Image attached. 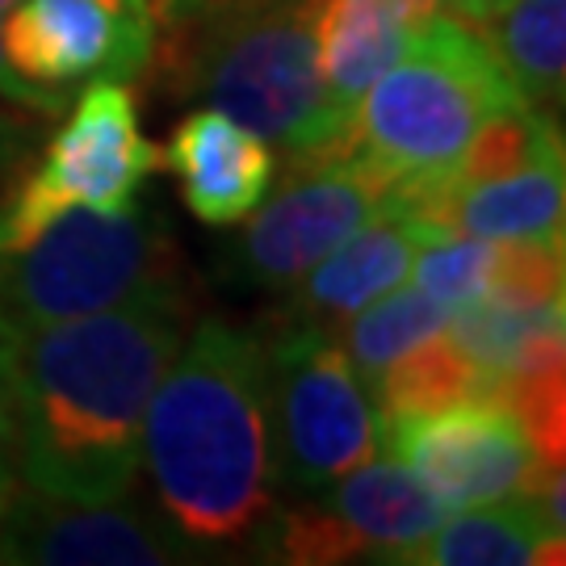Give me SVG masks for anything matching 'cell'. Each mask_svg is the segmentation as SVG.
Masks as SVG:
<instances>
[{"mask_svg":"<svg viewBox=\"0 0 566 566\" xmlns=\"http://www.w3.org/2000/svg\"><path fill=\"white\" fill-rule=\"evenodd\" d=\"M273 470L290 500L319 495L382 449L378 407L336 327L261 319Z\"/></svg>","mask_w":566,"mask_h":566,"instance_id":"cell-6","label":"cell"},{"mask_svg":"<svg viewBox=\"0 0 566 566\" xmlns=\"http://www.w3.org/2000/svg\"><path fill=\"white\" fill-rule=\"evenodd\" d=\"M449 315L453 311L424 294L420 285H395L390 294L374 298L357 315L336 324V336H340L348 361L357 365V374L369 386L395 357H403L407 348L441 336Z\"/></svg>","mask_w":566,"mask_h":566,"instance_id":"cell-20","label":"cell"},{"mask_svg":"<svg viewBox=\"0 0 566 566\" xmlns=\"http://www.w3.org/2000/svg\"><path fill=\"white\" fill-rule=\"evenodd\" d=\"M563 240H500L491 243V273L483 298L504 306L563 303Z\"/></svg>","mask_w":566,"mask_h":566,"instance_id":"cell-22","label":"cell"},{"mask_svg":"<svg viewBox=\"0 0 566 566\" xmlns=\"http://www.w3.org/2000/svg\"><path fill=\"white\" fill-rule=\"evenodd\" d=\"M411 21L390 0H311V39L327 97L353 118L365 88L399 60Z\"/></svg>","mask_w":566,"mask_h":566,"instance_id":"cell-17","label":"cell"},{"mask_svg":"<svg viewBox=\"0 0 566 566\" xmlns=\"http://www.w3.org/2000/svg\"><path fill=\"white\" fill-rule=\"evenodd\" d=\"M390 198L395 181L353 156L298 160L290 181L256 206L223 248L219 277L235 290L282 294L357 227L390 210Z\"/></svg>","mask_w":566,"mask_h":566,"instance_id":"cell-10","label":"cell"},{"mask_svg":"<svg viewBox=\"0 0 566 566\" xmlns=\"http://www.w3.org/2000/svg\"><path fill=\"white\" fill-rule=\"evenodd\" d=\"M449 9H453V18L470 21V25H479V21H486L504 0H446Z\"/></svg>","mask_w":566,"mask_h":566,"instance_id":"cell-27","label":"cell"},{"mask_svg":"<svg viewBox=\"0 0 566 566\" xmlns=\"http://www.w3.org/2000/svg\"><path fill=\"white\" fill-rule=\"evenodd\" d=\"M563 303L549 306H504L491 298H474V303L458 306L449 315L446 336L462 348L470 365L483 374L486 390H495V382L516 365V357L528 344L546 340L554 332H563Z\"/></svg>","mask_w":566,"mask_h":566,"instance_id":"cell-21","label":"cell"},{"mask_svg":"<svg viewBox=\"0 0 566 566\" xmlns=\"http://www.w3.org/2000/svg\"><path fill=\"white\" fill-rule=\"evenodd\" d=\"M160 164L172 168L185 210L202 227L243 223L277 181L273 143L214 105H202L172 126Z\"/></svg>","mask_w":566,"mask_h":566,"instance_id":"cell-14","label":"cell"},{"mask_svg":"<svg viewBox=\"0 0 566 566\" xmlns=\"http://www.w3.org/2000/svg\"><path fill=\"white\" fill-rule=\"evenodd\" d=\"M223 0H151V9H156V21H164V25H189L193 18H202V13H210V9H219Z\"/></svg>","mask_w":566,"mask_h":566,"instance_id":"cell-26","label":"cell"},{"mask_svg":"<svg viewBox=\"0 0 566 566\" xmlns=\"http://www.w3.org/2000/svg\"><path fill=\"white\" fill-rule=\"evenodd\" d=\"M390 210L424 227L428 235H474V240H563V147L533 164L491 177L453 185L446 177L395 185Z\"/></svg>","mask_w":566,"mask_h":566,"instance_id":"cell-13","label":"cell"},{"mask_svg":"<svg viewBox=\"0 0 566 566\" xmlns=\"http://www.w3.org/2000/svg\"><path fill=\"white\" fill-rule=\"evenodd\" d=\"M21 486V483H18ZM0 563L9 566H172L193 554L139 504H63L30 486L0 512Z\"/></svg>","mask_w":566,"mask_h":566,"instance_id":"cell-12","label":"cell"},{"mask_svg":"<svg viewBox=\"0 0 566 566\" xmlns=\"http://www.w3.org/2000/svg\"><path fill=\"white\" fill-rule=\"evenodd\" d=\"M189 327V294H156L9 336V416L21 486L63 504L135 491L147 403Z\"/></svg>","mask_w":566,"mask_h":566,"instance_id":"cell-1","label":"cell"},{"mask_svg":"<svg viewBox=\"0 0 566 566\" xmlns=\"http://www.w3.org/2000/svg\"><path fill=\"white\" fill-rule=\"evenodd\" d=\"M507 67L528 109L554 114L566 88V0H504L474 25Z\"/></svg>","mask_w":566,"mask_h":566,"instance_id":"cell-18","label":"cell"},{"mask_svg":"<svg viewBox=\"0 0 566 566\" xmlns=\"http://www.w3.org/2000/svg\"><path fill=\"white\" fill-rule=\"evenodd\" d=\"M525 109L491 42L453 13L416 21L399 60L365 88L332 156L378 168L395 185L449 172L479 126Z\"/></svg>","mask_w":566,"mask_h":566,"instance_id":"cell-3","label":"cell"},{"mask_svg":"<svg viewBox=\"0 0 566 566\" xmlns=\"http://www.w3.org/2000/svg\"><path fill=\"white\" fill-rule=\"evenodd\" d=\"M369 395L378 407V420L386 424V420H403V416H428V411H441L462 399H479L491 390H486L483 374L470 365V357L441 332L386 365L369 382Z\"/></svg>","mask_w":566,"mask_h":566,"instance_id":"cell-19","label":"cell"},{"mask_svg":"<svg viewBox=\"0 0 566 566\" xmlns=\"http://www.w3.org/2000/svg\"><path fill=\"white\" fill-rule=\"evenodd\" d=\"M566 525L549 516L542 491H521L491 504L458 507L403 549L395 566H542L563 563Z\"/></svg>","mask_w":566,"mask_h":566,"instance_id":"cell-16","label":"cell"},{"mask_svg":"<svg viewBox=\"0 0 566 566\" xmlns=\"http://www.w3.org/2000/svg\"><path fill=\"white\" fill-rule=\"evenodd\" d=\"M382 441L390 446V458H399L441 507H474L542 491L554 474H563L537 462L528 432L500 395L386 420Z\"/></svg>","mask_w":566,"mask_h":566,"instance_id":"cell-11","label":"cell"},{"mask_svg":"<svg viewBox=\"0 0 566 566\" xmlns=\"http://www.w3.org/2000/svg\"><path fill=\"white\" fill-rule=\"evenodd\" d=\"M390 4H395V9H399V13H403V18L411 21V25L446 9V0H390Z\"/></svg>","mask_w":566,"mask_h":566,"instance_id":"cell-28","label":"cell"},{"mask_svg":"<svg viewBox=\"0 0 566 566\" xmlns=\"http://www.w3.org/2000/svg\"><path fill=\"white\" fill-rule=\"evenodd\" d=\"M9 332L0 327V512L18 491V462H13V416H9Z\"/></svg>","mask_w":566,"mask_h":566,"instance_id":"cell-24","label":"cell"},{"mask_svg":"<svg viewBox=\"0 0 566 566\" xmlns=\"http://www.w3.org/2000/svg\"><path fill=\"white\" fill-rule=\"evenodd\" d=\"M160 168L156 143L139 126V97L126 81H93L67 105L39 164L0 202V252L18 248L67 210L118 214L139 206Z\"/></svg>","mask_w":566,"mask_h":566,"instance_id":"cell-7","label":"cell"},{"mask_svg":"<svg viewBox=\"0 0 566 566\" xmlns=\"http://www.w3.org/2000/svg\"><path fill=\"white\" fill-rule=\"evenodd\" d=\"M9 4H13V0H0V13H4ZM0 102L18 105V102H13V84H9V76H4V67H0ZM18 109H21V105H18Z\"/></svg>","mask_w":566,"mask_h":566,"instance_id":"cell-29","label":"cell"},{"mask_svg":"<svg viewBox=\"0 0 566 566\" xmlns=\"http://www.w3.org/2000/svg\"><path fill=\"white\" fill-rule=\"evenodd\" d=\"M156 51L151 0H13L0 13V67L13 102L63 114L81 81H135Z\"/></svg>","mask_w":566,"mask_h":566,"instance_id":"cell-8","label":"cell"},{"mask_svg":"<svg viewBox=\"0 0 566 566\" xmlns=\"http://www.w3.org/2000/svg\"><path fill=\"white\" fill-rule=\"evenodd\" d=\"M156 294H189V269L160 210H67L0 252V327L9 336Z\"/></svg>","mask_w":566,"mask_h":566,"instance_id":"cell-5","label":"cell"},{"mask_svg":"<svg viewBox=\"0 0 566 566\" xmlns=\"http://www.w3.org/2000/svg\"><path fill=\"white\" fill-rule=\"evenodd\" d=\"M30 143H34L30 122H21V114H9V102H4L0 105V189H9L13 172L25 164Z\"/></svg>","mask_w":566,"mask_h":566,"instance_id":"cell-25","label":"cell"},{"mask_svg":"<svg viewBox=\"0 0 566 566\" xmlns=\"http://www.w3.org/2000/svg\"><path fill=\"white\" fill-rule=\"evenodd\" d=\"M486 273H491V240L474 235H432L420 243L411 261L416 285L449 311L483 298Z\"/></svg>","mask_w":566,"mask_h":566,"instance_id":"cell-23","label":"cell"},{"mask_svg":"<svg viewBox=\"0 0 566 566\" xmlns=\"http://www.w3.org/2000/svg\"><path fill=\"white\" fill-rule=\"evenodd\" d=\"M441 516L446 507L399 458H374L319 495L273 507L248 558L285 566L395 563L441 525Z\"/></svg>","mask_w":566,"mask_h":566,"instance_id":"cell-9","label":"cell"},{"mask_svg":"<svg viewBox=\"0 0 566 566\" xmlns=\"http://www.w3.org/2000/svg\"><path fill=\"white\" fill-rule=\"evenodd\" d=\"M432 240L424 227L403 219L399 210H382L378 219L357 227L344 243H336L311 273L290 285L294 294L264 319L273 324H327L336 327L357 315L374 298L390 294L411 277V261L420 243Z\"/></svg>","mask_w":566,"mask_h":566,"instance_id":"cell-15","label":"cell"},{"mask_svg":"<svg viewBox=\"0 0 566 566\" xmlns=\"http://www.w3.org/2000/svg\"><path fill=\"white\" fill-rule=\"evenodd\" d=\"M143 462L156 512L193 563L231 558L282 500L261 332L202 319L147 403Z\"/></svg>","mask_w":566,"mask_h":566,"instance_id":"cell-2","label":"cell"},{"mask_svg":"<svg viewBox=\"0 0 566 566\" xmlns=\"http://www.w3.org/2000/svg\"><path fill=\"white\" fill-rule=\"evenodd\" d=\"M193 21L202 34L189 46V93L285 147L294 164L340 147L348 118L315 63L311 0H223Z\"/></svg>","mask_w":566,"mask_h":566,"instance_id":"cell-4","label":"cell"}]
</instances>
